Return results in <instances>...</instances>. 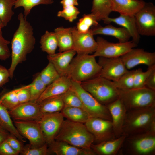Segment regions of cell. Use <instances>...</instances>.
<instances>
[{
  "label": "cell",
  "instance_id": "6da1fadb",
  "mask_svg": "<svg viewBox=\"0 0 155 155\" xmlns=\"http://www.w3.org/2000/svg\"><path fill=\"white\" fill-rule=\"evenodd\" d=\"M18 19L19 26L11 41V62L8 69L11 79L17 66L26 60L27 55L33 51L36 43L33 27L23 13H20Z\"/></svg>",
  "mask_w": 155,
  "mask_h": 155
},
{
  "label": "cell",
  "instance_id": "7a4b0ae2",
  "mask_svg": "<svg viewBox=\"0 0 155 155\" xmlns=\"http://www.w3.org/2000/svg\"><path fill=\"white\" fill-rule=\"evenodd\" d=\"M153 131H155V106L127 111L123 134L127 136Z\"/></svg>",
  "mask_w": 155,
  "mask_h": 155
},
{
  "label": "cell",
  "instance_id": "3957f363",
  "mask_svg": "<svg viewBox=\"0 0 155 155\" xmlns=\"http://www.w3.org/2000/svg\"><path fill=\"white\" fill-rule=\"evenodd\" d=\"M55 140L77 147L88 148L94 143V138L84 124L67 119L63 121Z\"/></svg>",
  "mask_w": 155,
  "mask_h": 155
},
{
  "label": "cell",
  "instance_id": "277c9868",
  "mask_svg": "<svg viewBox=\"0 0 155 155\" xmlns=\"http://www.w3.org/2000/svg\"><path fill=\"white\" fill-rule=\"evenodd\" d=\"M101 67L93 55H78L72 60L67 77L81 83L99 75Z\"/></svg>",
  "mask_w": 155,
  "mask_h": 155
},
{
  "label": "cell",
  "instance_id": "5b68a950",
  "mask_svg": "<svg viewBox=\"0 0 155 155\" xmlns=\"http://www.w3.org/2000/svg\"><path fill=\"white\" fill-rule=\"evenodd\" d=\"M119 154L154 155L155 131L127 136Z\"/></svg>",
  "mask_w": 155,
  "mask_h": 155
},
{
  "label": "cell",
  "instance_id": "8992f818",
  "mask_svg": "<svg viewBox=\"0 0 155 155\" xmlns=\"http://www.w3.org/2000/svg\"><path fill=\"white\" fill-rule=\"evenodd\" d=\"M82 86L98 102L106 106L119 98L113 81L98 76L80 83Z\"/></svg>",
  "mask_w": 155,
  "mask_h": 155
},
{
  "label": "cell",
  "instance_id": "52a82bcc",
  "mask_svg": "<svg viewBox=\"0 0 155 155\" xmlns=\"http://www.w3.org/2000/svg\"><path fill=\"white\" fill-rule=\"evenodd\" d=\"M117 92L127 111L155 106V90L144 87L126 90L117 89Z\"/></svg>",
  "mask_w": 155,
  "mask_h": 155
},
{
  "label": "cell",
  "instance_id": "ba28073f",
  "mask_svg": "<svg viewBox=\"0 0 155 155\" xmlns=\"http://www.w3.org/2000/svg\"><path fill=\"white\" fill-rule=\"evenodd\" d=\"M71 88L79 96L87 111L91 117L111 121L110 113L106 106L98 102L82 86L80 83L71 80Z\"/></svg>",
  "mask_w": 155,
  "mask_h": 155
},
{
  "label": "cell",
  "instance_id": "9c48e42d",
  "mask_svg": "<svg viewBox=\"0 0 155 155\" xmlns=\"http://www.w3.org/2000/svg\"><path fill=\"white\" fill-rule=\"evenodd\" d=\"M96 41L97 48L93 55L95 57H120L137 46V44L132 41L124 43H115L108 42L100 36L97 37Z\"/></svg>",
  "mask_w": 155,
  "mask_h": 155
},
{
  "label": "cell",
  "instance_id": "30bf717a",
  "mask_svg": "<svg viewBox=\"0 0 155 155\" xmlns=\"http://www.w3.org/2000/svg\"><path fill=\"white\" fill-rule=\"evenodd\" d=\"M13 123L19 133L29 141L31 146L39 147L46 143L38 121L16 120Z\"/></svg>",
  "mask_w": 155,
  "mask_h": 155
},
{
  "label": "cell",
  "instance_id": "8fae6325",
  "mask_svg": "<svg viewBox=\"0 0 155 155\" xmlns=\"http://www.w3.org/2000/svg\"><path fill=\"white\" fill-rule=\"evenodd\" d=\"M134 16L140 36H155V6L152 3L146 2Z\"/></svg>",
  "mask_w": 155,
  "mask_h": 155
},
{
  "label": "cell",
  "instance_id": "7c38bea8",
  "mask_svg": "<svg viewBox=\"0 0 155 155\" xmlns=\"http://www.w3.org/2000/svg\"><path fill=\"white\" fill-rule=\"evenodd\" d=\"M84 124L94 138L93 144L115 138L111 121L105 119L91 117Z\"/></svg>",
  "mask_w": 155,
  "mask_h": 155
},
{
  "label": "cell",
  "instance_id": "4fadbf2b",
  "mask_svg": "<svg viewBox=\"0 0 155 155\" xmlns=\"http://www.w3.org/2000/svg\"><path fill=\"white\" fill-rule=\"evenodd\" d=\"M98 63L101 67L99 76L113 82L117 80L128 71L120 57H99Z\"/></svg>",
  "mask_w": 155,
  "mask_h": 155
},
{
  "label": "cell",
  "instance_id": "5bb4252c",
  "mask_svg": "<svg viewBox=\"0 0 155 155\" xmlns=\"http://www.w3.org/2000/svg\"><path fill=\"white\" fill-rule=\"evenodd\" d=\"M64 118L60 112L45 113L38 121L48 144L55 140L64 120Z\"/></svg>",
  "mask_w": 155,
  "mask_h": 155
},
{
  "label": "cell",
  "instance_id": "9a60e30c",
  "mask_svg": "<svg viewBox=\"0 0 155 155\" xmlns=\"http://www.w3.org/2000/svg\"><path fill=\"white\" fill-rule=\"evenodd\" d=\"M73 49L78 55H90L94 53L97 47V43L90 29L88 32H79L76 27H72Z\"/></svg>",
  "mask_w": 155,
  "mask_h": 155
},
{
  "label": "cell",
  "instance_id": "2e32d148",
  "mask_svg": "<svg viewBox=\"0 0 155 155\" xmlns=\"http://www.w3.org/2000/svg\"><path fill=\"white\" fill-rule=\"evenodd\" d=\"M120 57L128 70L140 64L148 67L155 65V52L146 51L142 48H133Z\"/></svg>",
  "mask_w": 155,
  "mask_h": 155
},
{
  "label": "cell",
  "instance_id": "e0dca14e",
  "mask_svg": "<svg viewBox=\"0 0 155 155\" xmlns=\"http://www.w3.org/2000/svg\"><path fill=\"white\" fill-rule=\"evenodd\" d=\"M8 111L11 117L14 121H38L43 114L38 104L31 102L20 104L13 109Z\"/></svg>",
  "mask_w": 155,
  "mask_h": 155
},
{
  "label": "cell",
  "instance_id": "ac0fdd59",
  "mask_svg": "<svg viewBox=\"0 0 155 155\" xmlns=\"http://www.w3.org/2000/svg\"><path fill=\"white\" fill-rule=\"evenodd\" d=\"M106 106L111 115L115 137H118L123 134L127 110L119 98Z\"/></svg>",
  "mask_w": 155,
  "mask_h": 155
},
{
  "label": "cell",
  "instance_id": "d6986e66",
  "mask_svg": "<svg viewBox=\"0 0 155 155\" xmlns=\"http://www.w3.org/2000/svg\"><path fill=\"white\" fill-rule=\"evenodd\" d=\"M76 54V51L73 49L48 55L47 57L61 76H67L70 63Z\"/></svg>",
  "mask_w": 155,
  "mask_h": 155
},
{
  "label": "cell",
  "instance_id": "ffe728a7",
  "mask_svg": "<svg viewBox=\"0 0 155 155\" xmlns=\"http://www.w3.org/2000/svg\"><path fill=\"white\" fill-rule=\"evenodd\" d=\"M50 151L57 155H95L91 148L77 147L67 142L54 140L48 144Z\"/></svg>",
  "mask_w": 155,
  "mask_h": 155
},
{
  "label": "cell",
  "instance_id": "44dd1931",
  "mask_svg": "<svg viewBox=\"0 0 155 155\" xmlns=\"http://www.w3.org/2000/svg\"><path fill=\"white\" fill-rule=\"evenodd\" d=\"M71 85V80L67 76H61L47 86L36 103L39 104L49 97L63 94L69 90Z\"/></svg>",
  "mask_w": 155,
  "mask_h": 155
},
{
  "label": "cell",
  "instance_id": "7402d4cb",
  "mask_svg": "<svg viewBox=\"0 0 155 155\" xmlns=\"http://www.w3.org/2000/svg\"><path fill=\"white\" fill-rule=\"evenodd\" d=\"M126 137L123 134L118 137L92 144L90 147L96 155H115L119 154Z\"/></svg>",
  "mask_w": 155,
  "mask_h": 155
},
{
  "label": "cell",
  "instance_id": "603a6c76",
  "mask_svg": "<svg viewBox=\"0 0 155 155\" xmlns=\"http://www.w3.org/2000/svg\"><path fill=\"white\" fill-rule=\"evenodd\" d=\"M103 21L106 24L113 22L125 28L130 35L132 41L137 44L139 43L140 35L138 32L134 16L120 15L115 18L108 17Z\"/></svg>",
  "mask_w": 155,
  "mask_h": 155
},
{
  "label": "cell",
  "instance_id": "cb8c5ba5",
  "mask_svg": "<svg viewBox=\"0 0 155 155\" xmlns=\"http://www.w3.org/2000/svg\"><path fill=\"white\" fill-rule=\"evenodd\" d=\"M112 11L120 15L134 16L144 5L143 0H111Z\"/></svg>",
  "mask_w": 155,
  "mask_h": 155
},
{
  "label": "cell",
  "instance_id": "d4e9b609",
  "mask_svg": "<svg viewBox=\"0 0 155 155\" xmlns=\"http://www.w3.org/2000/svg\"><path fill=\"white\" fill-rule=\"evenodd\" d=\"M108 24L104 26L98 24L92 26L90 29L94 35L102 34L112 36L118 39L120 43L129 41L131 36L126 29L123 27H115Z\"/></svg>",
  "mask_w": 155,
  "mask_h": 155
},
{
  "label": "cell",
  "instance_id": "484cf974",
  "mask_svg": "<svg viewBox=\"0 0 155 155\" xmlns=\"http://www.w3.org/2000/svg\"><path fill=\"white\" fill-rule=\"evenodd\" d=\"M54 32L57 37L59 52L73 49L72 27H59L55 29Z\"/></svg>",
  "mask_w": 155,
  "mask_h": 155
},
{
  "label": "cell",
  "instance_id": "4316f807",
  "mask_svg": "<svg viewBox=\"0 0 155 155\" xmlns=\"http://www.w3.org/2000/svg\"><path fill=\"white\" fill-rule=\"evenodd\" d=\"M11 118L8 110L0 102V126L20 141L26 142L25 138L18 132Z\"/></svg>",
  "mask_w": 155,
  "mask_h": 155
},
{
  "label": "cell",
  "instance_id": "83f0119b",
  "mask_svg": "<svg viewBox=\"0 0 155 155\" xmlns=\"http://www.w3.org/2000/svg\"><path fill=\"white\" fill-rule=\"evenodd\" d=\"M111 0H93L91 13L96 17L98 21L104 20L109 17L113 11Z\"/></svg>",
  "mask_w": 155,
  "mask_h": 155
},
{
  "label": "cell",
  "instance_id": "f1b7e54d",
  "mask_svg": "<svg viewBox=\"0 0 155 155\" xmlns=\"http://www.w3.org/2000/svg\"><path fill=\"white\" fill-rule=\"evenodd\" d=\"M63 94L48 98L41 102L38 104L41 112L44 114L61 111L65 106Z\"/></svg>",
  "mask_w": 155,
  "mask_h": 155
},
{
  "label": "cell",
  "instance_id": "f546056e",
  "mask_svg": "<svg viewBox=\"0 0 155 155\" xmlns=\"http://www.w3.org/2000/svg\"><path fill=\"white\" fill-rule=\"evenodd\" d=\"M61 113L67 119L84 124L91 117L85 110L76 107L65 106Z\"/></svg>",
  "mask_w": 155,
  "mask_h": 155
},
{
  "label": "cell",
  "instance_id": "4dcf8cb0",
  "mask_svg": "<svg viewBox=\"0 0 155 155\" xmlns=\"http://www.w3.org/2000/svg\"><path fill=\"white\" fill-rule=\"evenodd\" d=\"M40 43L41 50L49 55L55 53L58 47L57 40L54 32L46 31L41 36Z\"/></svg>",
  "mask_w": 155,
  "mask_h": 155
},
{
  "label": "cell",
  "instance_id": "1f68e13d",
  "mask_svg": "<svg viewBox=\"0 0 155 155\" xmlns=\"http://www.w3.org/2000/svg\"><path fill=\"white\" fill-rule=\"evenodd\" d=\"M53 0H16L14 8L22 7L24 9V15L25 18L30 13L32 9L40 4L49 5L53 3Z\"/></svg>",
  "mask_w": 155,
  "mask_h": 155
},
{
  "label": "cell",
  "instance_id": "d6a6232c",
  "mask_svg": "<svg viewBox=\"0 0 155 155\" xmlns=\"http://www.w3.org/2000/svg\"><path fill=\"white\" fill-rule=\"evenodd\" d=\"M16 0H0V18L4 27L11 20L14 14L12 10Z\"/></svg>",
  "mask_w": 155,
  "mask_h": 155
},
{
  "label": "cell",
  "instance_id": "836d02e7",
  "mask_svg": "<svg viewBox=\"0 0 155 155\" xmlns=\"http://www.w3.org/2000/svg\"><path fill=\"white\" fill-rule=\"evenodd\" d=\"M30 102H36L46 89V86L41 80L38 73L32 83L29 84Z\"/></svg>",
  "mask_w": 155,
  "mask_h": 155
},
{
  "label": "cell",
  "instance_id": "e575fe53",
  "mask_svg": "<svg viewBox=\"0 0 155 155\" xmlns=\"http://www.w3.org/2000/svg\"><path fill=\"white\" fill-rule=\"evenodd\" d=\"M135 70L128 71L117 80L113 82L117 89L126 90L134 88V75Z\"/></svg>",
  "mask_w": 155,
  "mask_h": 155
},
{
  "label": "cell",
  "instance_id": "d590c367",
  "mask_svg": "<svg viewBox=\"0 0 155 155\" xmlns=\"http://www.w3.org/2000/svg\"><path fill=\"white\" fill-rule=\"evenodd\" d=\"M39 74L41 80L46 86L61 76L53 65L50 62Z\"/></svg>",
  "mask_w": 155,
  "mask_h": 155
},
{
  "label": "cell",
  "instance_id": "8d00e7d4",
  "mask_svg": "<svg viewBox=\"0 0 155 155\" xmlns=\"http://www.w3.org/2000/svg\"><path fill=\"white\" fill-rule=\"evenodd\" d=\"M98 24L96 16L91 13L84 15L79 20L76 28L79 32L85 33L89 31L91 27Z\"/></svg>",
  "mask_w": 155,
  "mask_h": 155
},
{
  "label": "cell",
  "instance_id": "74e56055",
  "mask_svg": "<svg viewBox=\"0 0 155 155\" xmlns=\"http://www.w3.org/2000/svg\"><path fill=\"white\" fill-rule=\"evenodd\" d=\"M63 99L65 106L78 107L87 111L79 96L71 88L63 94Z\"/></svg>",
  "mask_w": 155,
  "mask_h": 155
},
{
  "label": "cell",
  "instance_id": "f35d334b",
  "mask_svg": "<svg viewBox=\"0 0 155 155\" xmlns=\"http://www.w3.org/2000/svg\"><path fill=\"white\" fill-rule=\"evenodd\" d=\"M155 69V65L148 67L147 70L144 72L139 68L135 70L134 75V88H140L145 87L147 78L153 71Z\"/></svg>",
  "mask_w": 155,
  "mask_h": 155
},
{
  "label": "cell",
  "instance_id": "ab89813d",
  "mask_svg": "<svg viewBox=\"0 0 155 155\" xmlns=\"http://www.w3.org/2000/svg\"><path fill=\"white\" fill-rule=\"evenodd\" d=\"M0 102L8 111L12 110L20 104L16 89L3 95L0 98Z\"/></svg>",
  "mask_w": 155,
  "mask_h": 155
},
{
  "label": "cell",
  "instance_id": "60d3db41",
  "mask_svg": "<svg viewBox=\"0 0 155 155\" xmlns=\"http://www.w3.org/2000/svg\"><path fill=\"white\" fill-rule=\"evenodd\" d=\"M48 144L46 143L42 146L33 147L29 144L24 146L20 153L22 155H46L49 154L50 151L48 147Z\"/></svg>",
  "mask_w": 155,
  "mask_h": 155
},
{
  "label": "cell",
  "instance_id": "b9f144b4",
  "mask_svg": "<svg viewBox=\"0 0 155 155\" xmlns=\"http://www.w3.org/2000/svg\"><path fill=\"white\" fill-rule=\"evenodd\" d=\"M79 13L78 9L75 6H71L63 8L62 10L58 12L57 16L72 22L77 18Z\"/></svg>",
  "mask_w": 155,
  "mask_h": 155
},
{
  "label": "cell",
  "instance_id": "7bdbcfd3",
  "mask_svg": "<svg viewBox=\"0 0 155 155\" xmlns=\"http://www.w3.org/2000/svg\"><path fill=\"white\" fill-rule=\"evenodd\" d=\"M10 42L3 36L1 30H0V60L5 61L11 56L8 45Z\"/></svg>",
  "mask_w": 155,
  "mask_h": 155
},
{
  "label": "cell",
  "instance_id": "ee69618b",
  "mask_svg": "<svg viewBox=\"0 0 155 155\" xmlns=\"http://www.w3.org/2000/svg\"><path fill=\"white\" fill-rule=\"evenodd\" d=\"M29 85L16 89L17 96L20 104L30 101Z\"/></svg>",
  "mask_w": 155,
  "mask_h": 155
},
{
  "label": "cell",
  "instance_id": "f6af8a7d",
  "mask_svg": "<svg viewBox=\"0 0 155 155\" xmlns=\"http://www.w3.org/2000/svg\"><path fill=\"white\" fill-rule=\"evenodd\" d=\"M6 141L11 147L16 152L20 154L23 148V142L20 141L14 136L10 134Z\"/></svg>",
  "mask_w": 155,
  "mask_h": 155
},
{
  "label": "cell",
  "instance_id": "bcb514c9",
  "mask_svg": "<svg viewBox=\"0 0 155 155\" xmlns=\"http://www.w3.org/2000/svg\"><path fill=\"white\" fill-rule=\"evenodd\" d=\"M19 154L11 147L6 140L0 145V155H18Z\"/></svg>",
  "mask_w": 155,
  "mask_h": 155
},
{
  "label": "cell",
  "instance_id": "7dc6e473",
  "mask_svg": "<svg viewBox=\"0 0 155 155\" xmlns=\"http://www.w3.org/2000/svg\"><path fill=\"white\" fill-rule=\"evenodd\" d=\"M10 78L8 69L0 65V87L7 83Z\"/></svg>",
  "mask_w": 155,
  "mask_h": 155
},
{
  "label": "cell",
  "instance_id": "c3c4849f",
  "mask_svg": "<svg viewBox=\"0 0 155 155\" xmlns=\"http://www.w3.org/2000/svg\"><path fill=\"white\" fill-rule=\"evenodd\" d=\"M145 87L155 90V69L148 77L145 84Z\"/></svg>",
  "mask_w": 155,
  "mask_h": 155
},
{
  "label": "cell",
  "instance_id": "681fc988",
  "mask_svg": "<svg viewBox=\"0 0 155 155\" xmlns=\"http://www.w3.org/2000/svg\"><path fill=\"white\" fill-rule=\"evenodd\" d=\"M10 133L0 126V145L6 140Z\"/></svg>",
  "mask_w": 155,
  "mask_h": 155
},
{
  "label": "cell",
  "instance_id": "f907efd6",
  "mask_svg": "<svg viewBox=\"0 0 155 155\" xmlns=\"http://www.w3.org/2000/svg\"><path fill=\"white\" fill-rule=\"evenodd\" d=\"M60 3L62 5L63 8L68 6L78 5V0H61Z\"/></svg>",
  "mask_w": 155,
  "mask_h": 155
},
{
  "label": "cell",
  "instance_id": "816d5d0a",
  "mask_svg": "<svg viewBox=\"0 0 155 155\" xmlns=\"http://www.w3.org/2000/svg\"><path fill=\"white\" fill-rule=\"evenodd\" d=\"M4 26L0 18V30H1L2 28L4 27Z\"/></svg>",
  "mask_w": 155,
  "mask_h": 155
}]
</instances>
